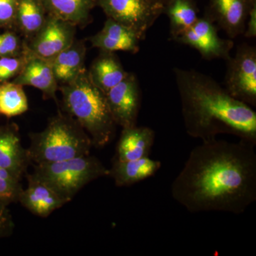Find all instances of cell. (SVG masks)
Masks as SVG:
<instances>
[{
  "mask_svg": "<svg viewBox=\"0 0 256 256\" xmlns=\"http://www.w3.org/2000/svg\"><path fill=\"white\" fill-rule=\"evenodd\" d=\"M164 13L170 20V34L175 40L198 20V10L194 0H168Z\"/></svg>",
  "mask_w": 256,
  "mask_h": 256,
  "instance_id": "cell-22",
  "label": "cell"
},
{
  "mask_svg": "<svg viewBox=\"0 0 256 256\" xmlns=\"http://www.w3.org/2000/svg\"><path fill=\"white\" fill-rule=\"evenodd\" d=\"M226 88L234 98L250 107L256 106V50L242 44L228 60Z\"/></svg>",
  "mask_w": 256,
  "mask_h": 256,
  "instance_id": "cell-7",
  "label": "cell"
},
{
  "mask_svg": "<svg viewBox=\"0 0 256 256\" xmlns=\"http://www.w3.org/2000/svg\"><path fill=\"white\" fill-rule=\"evenodd\" d=\"M64 111L76 120L92 141L104 148L114 139L116 126L106 94L96 86L85 69L72 82L58 86Z\"/></svg>",
  "mask_w": 256,
  "mask_h": 256,
  "instance_id": "cell-3",
  "label": "cell"
},
{
  "mask_svg": "<svg viewBox=\"0 0 256 256\" xmlns=\"http://www.w3.org/2000/svg\"><path fill=\"white\" fill-rule=\"evenodd\" d=\"M106 97L117 126L122 129L136 126L141 94L136 74L128 73L122 82L106 92Z\"/></svg>",
  "mask_w": 256,
  "mask_h": 256,
  "instance_id": "cell-10",
  "label": "cell"
},
{
  "mask_svg": "<svg viewBox=\"0 0 256 256\" xmlns=\"http://www.w3.org/2000/svg\"><path fill=\"white\" fill-rule=\"evenodd\" d=\"M161 166V162L150 156L128 161L114 159L108 176L114 178L117 186H132L154 176Z\"/></svg>",
  "mask_w": 256,
  "mask_h": 256,
  "instance_id": "cell-17",
  "label": "cell"
},
{
  "mask_svg": "<svg viewBox=\"0 0 256 256\" xmlns=\"http://www.w3.org/2000/svg\"><path fill=\"white\" fill-rule=\"evenodd\" d=\"M0 57H1V56H0Z\"/></svg>",
  "mask_w": 256,
  "mask_h": 256,
  "instance_id": "cell-31",
  "label": "cell"
},
{
  "mask_svg": "<svg viewBox=\"0 0 256 256\" xmlns=\"http://www.w3.org/2000/svg\"><path fill=\"white\" fill-rule=\"evenodd\" d=\"M22 190L20 180L8 170L0 168V202L8 206L18 202Z\"/></svg>",
  "mask_w": 256,
  "mask_h": 256,
  "instance_id": "cell-24",
  "label": "cell"
},
{
  "mask_svg": "<svg viewBox=\"0 0 256 256\" xmlns=\"http://www.w3.org/2000/svg\"><path fill=\"white\" fill-rule=\"evenodd\" d=\"M156 133L150 128L134 127L122 129L116 148L114 159L128 161L148 158L154 144Z\"/></svg>",
  "mask_w": 256,
  "mask_h": 256,
  "instance_id": "cell-16",
  "label": "cell"
},
{
  "mask_svg": "<svg viewBox=\"0 0 256 256\" xmlns=\"http://www.w3.org/2000/svg\"><path fill=\"white\" fill-rule=\"evenodd\" d=\"M28 152L35 164L56 162L90 154L92 144L85 130L66 112H60L48 120L46 128L30 134Z\"/></svg>",
  "mask_w": 256,
  "mask_h": 256,
  "instance_id": "cell-4",
  "label": "cell"
},
{
  "mask_svg": "<svg viewBox=\"0 0 256 256\" xmlns=\"http://www.w3.org/2000/svg\"><path fill=\"white\" fill-rule=\"evenodd\" d=\"M160 1L164 3V5L166 4V2L168 1V0H160Z\"/></svg>",
  "mask_w": 256,
  "mask_h": 256,
  "instance_id": "cell-30",
  "label": "cell"
},
{
  "mask_svg": "<svg viewBox=\"0 0 256 256\" xmlns=\"http://www.w3.org/2000/svg\"><path fill=\"white\" fill-rule=\"evenodd\" d=\"M31 163L28 150L22 144L18 126L12 124L0 128V168L21 181Z\"/></svg>",
  "mask_w": 256,
  "mask_h": 256,
  "instance_id": "cell-13",
  "label": "cell"
},
{
  "mask_svg": "<svg viewBox=\"0 0 256 256\" xmlns=\"http://www.w3.org/2000/svg\"><path fill=\"white\" fill-rule=\"evenodd\" d=\"M28 188L23 190L18 202L38 216H48L55 210L68 203L58 194L34 174L26 175Z\"/></svg>",
  "mask_w": 256,
  "mask_h": 256,
  "instance_id": "cell-12",
  "label": "cell"
},
{
  "mask_svg": "<svg viewBox=\"0 0 256 256\" xmlns=\"http://www.w3.org/2000/svg\"><path fill=\"white\" fill-rule=\"evenodd\" d=\"M26 52V42L12 32L0 34V56H18Z\"/></svg>",
  "mask_w": 256,
  "mask_h": 256,
  "instance_id": "cell-25",
  "label": "cell"
},
{
  "mask_svg": "<svg viewBox=\"0 0 256 256\" xmlns=\"http://www.w3.org/2000/svg\"><path fill=\"white\" fill-rule=\"evenodd\" d=\"M8 206L0 202V238L10 236L12 233L14 227L12 217Z\"/></svg>",
  "mask_w": 256,
  "mask_h": 256,
  "instance_id": "cell-28",
  "label": "cell"
},
{
  "mask_svg": "<svg viewBox=\"0 0 256 256\" xmlns=\"http://www.w3.org/2000/svg\"><path fill=\"white\" fill-rule=\"evenodd\" d=\"M185 130L208 142L230 134L256 144V112L234 98L214 79L194 70L174 68Z\"/></svg>",
  "mask_w": 256,
  "mask_h": 256,
  "instance_id": "cell-2",
  "label": "cell"
},
{
  "mask_svg": "<svg viewBox=\"0 0 256 256\" xmlns=\"http://www.w3.org/2000/svg\"><path fill=\"white\" fill-rule=\"evenodd\" d=\"M20 0H0V28L15 26Z\"/></svg>",
  "mask_w": 256,
  "mask_h": 256,
  "instance_id": "cell-27",
  "label": "cell"
},
{
  "mask_svg": "<svg viewBox=\"0 0 256 256\" xmlns=\"http://www.w3.org/2000/svg\"><path fill=\"white\" fill-rule=\"evenodd\" d=\"M13 82L23 87L36 88L43 92L46 99H56V94L58 90V84L50 62L28 52L24 66Z\"/></svg>",
  "mask_w": 256,
  "mask_h": 256,
  "instance_id": "cell-14",
  "label": "cell"
},
{
  "mask_svg": "<svg viewBox=\"0 0 256 256\" xmlns=\"http://www.w3.org/2000/svg\"><path fill=\"white\" fill-rule=\"evenodd\" d=\"M34 172L67 202L88 184L108 176L109 170L96 156H78L56 162L34 164Z\"/></svg>",
  "mask_w": 256,
  "mask_h": 256,
  "instance_id": "cell-5",
  "label": "cell"
},
{
  "mask_svg": "<svg viewBox=\"0 0 256 256\" xmlns=\"http://www.w3.org/2000/svg\"><path fill=\"white\" fill-rule=\"evenodd\" d=\"M175 41L195 48L206 60H228L234 47L232 40L218 36L214 22L206 14L203 18H198L194 24Z\"/></svg>",
  "mask_w": 256,
  "mask_h": 256,
  "instance_id": "cell-9",
  "label": "cell"
},
{
  "mask_svg": "<svg viewBox=\"0 0 256 256\" xmlns=\"http://www.w3.org/2000/svg\"><path fill=\"white\" fill-rule=\"evenodd\" d=\"M28 109V97L22 86L8 82L0 84V114L12 118L24 114Z\"/></svg>",
  "mask_w": 256,
  "mask_h": 256,
  "instance_id": "cell-23",
  "label": "cell"
},
{
  "mask_svg": "<svg viewBox=\"0 0 256 256\" xmlns=\"http://www.w3.org/2000/svg\"><path fill=\"white\" fill-rule=\"evenodd\" d=\"M86 53L85 42L75 40L50 62L58 86L72 82L85 70Z\"/></svg>",
  "mask_w": 256,
  "mask_h": 256,
  "instance_id": "cell-18",
  "label": "cell"
},
{
  "mask_svg": "<svg viewBox=\"0 0 256 256\" xmlns=\"http://www.w3.org/2000/svg\"><path fill=\"white\" fill-rule=\"evenodd\" d=\"M256 146L242 140L202 142L172 183V196L191 213L242 214L256 201Z\"/></svg>",
  "mask_w": 256,
  "mask_h": 256,
  "instance_id": "cell-1",
  "label": "cell"
},
{
  "mask_svg": "<svg viewBox=\"0 0 256 256\" xmlns=\"http://www.w3.org/2000/svg\"><path fill=\"white\" fill-rule=\"evenodd\" d=\"M88 72L92 84L105 94L122 82L128 74L114 52L104 50H101Z\"/></svg>",
  "mask_w": 256,
  "mask_h": 256,
  "instance_id": "cell-19",
  "label": "cell"
},
{
  "mask_svg": "<svg viewBox=\"0 0 256 256\" xmlns=\"http://www.w3.org/2000/svg\"><path fill=\"white\" fill-rule=\"evenodd\" d=\"M46 18L41 0H20L15 26L22 34L25 42H28L42 30Z\"/></svg>",
  "mask_w": 256,
  "mask_h": 256,
  "instance_id": "cell-21",
  "label": "cell"
},
{
  "mask_svg": "<svg viewBox=\"0 0 256 256\" xmlns=\"http://www.w3.org/2000/svg\"><path fill=\"white\" fill-rule=\"evenodd\" d=\"M28 52L18 56L0 57V82H6L20 74L26 62Z\"/></svg>",
  "mask_w": 256,
  "mask_h": 256,
  "instance_id": "cell-26",
  "label": "cell"
},
{
  "mask_svg": "<svg viewBox=\"0 0 256 256\" xmlns=\"http://www.w3.org/2000/svg\"><path fill=\"white\" fill-rule=\"evenodd\" d=\"M46 14L84 28L92 22L96 0H41Z\"/></svg>",
  "mask_w": 256,
  "mask_h": 256,
  "instance_id": "cell-20",
  "label": "cell"
},
{
  "mask_svg": "<svg viewBox=\"0 0 256 256\" xmlns=\"http://www.w3.org/2000/svg\"><path fill=\"white\" fill-rule=\"evenodd\" d=\"M76 26L47 15L43 28L26 42L28 53L50 62L76 40Z\"/></svg>",
  "mask_w": 256,
  "mask_h": 256,
  "instance_id": "cell-8",
  "label": "cell"
},
{
  "mask_svg": "<svg viewBox=\"0 0 256 256\" xmlns=\"http://www.w3.org/2000/svg\"><path fill=\"white\" fill-rule=\"evenodd\" d=\"M92 46L104 52L124 50L136 54L140 40L136 34L110 18H108L100 32L89 38Z\"/></svg>",
  "mask_w": 256,
  "mask_h": 256,
  "instance_id": "cell-15",
  "label": "cell"
},
{
  "mask_svg": "<svg viewBox=\"0 0 256 256\" xmlns=\"http://www.w3.org/2000/svg\"><path fill=\"white\" fill-rule=\"evenodd\" d=\"M96 4L108 18L130 28L140 41L164 13L165 6L160 0H96Z\"/></svg>",
  "mask_w": 256,
  "mask_h": 256,
  "instance_id": "cell-6",
  "label": "cell"
},
{
  "mask_svg": "<svg viewBox=\"0 0 256 256\" xmlns=\"http://www.w3.org/2000/svg\"><path fill=\"white\" fill-rule=\"evenodd\" d=\"M244 34L246 38L256 36V4L254 5L249 12Z\"/></svg>",
  "mask_w": 256,
  "mask_h": 256,
  "instance_id": "cell-29",
  "label": "cell"
},
{
  "mask_svg": "<svg viewBox=\"0 0 256 256\" xmlns=\"http://www.w3.org/2000/svg\"><path fill=\"white\" fill-rule=\"evenodd\" d=\"M255 4L256 0H210L206 14L234 38L244 34L249 12Z\"/></svg>",
  "mask_w": 256,
  "mask_h": 256,
  "instance_id": "cell-11",
  "label": "cell"
}]
</instances>
